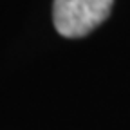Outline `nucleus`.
Segmentation results:
<instances>
[{"instance_id": "f257e3e1", "label": "nucleus", "mask_w": 130, "mask_h": 130, "mask_svg": "<svg viewBox=\"0 0 130 130\" xmlns=\"http://www.w3.org/2000/svg\"><path fill=\"white\" fill-rule=\"evenodd\" d=\"M112 4L114 0H54V27L61 36L81 38L107 20Z\"/></svg>"}]
</instances>
